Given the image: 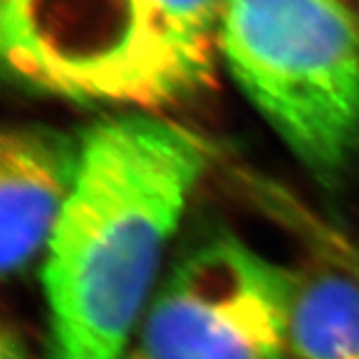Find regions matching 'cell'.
<instances>
[{"label":"cell","mask_w":359,"mask_h":359,"mask_svg":"<svg viewBox=\"0 0 359 359\" xmlns=\"http://www.w3.org/2000/svg\"><path fill=\"white\" fill-rule=\"evenodd\" d=\"M0 52L34 92L158 114L212 84L219 48L158 0H0Z\"/></svg>","instance_id":"obj_2"},{"label":"cell","mask_w":359,"mask_h":359,"mask_svg":"<svg viewBox=\"0 0 359 359\" xmlns=\"http://www.w3.org/2000/svg\"><path fill=\"white\" fill-rule=\"evenodd\" d=\"M297 273L231 231L180 254L124 359H285Z\"/></svg>","instance_id":"obj_4"},{"label":"cell","mask_w":359,"mask_h":359,"mask_svg":"<svg viewBox=\"0 0 359 359\" xmlns=\"http://www.w3.org/2000/svg\"><path fill=\"white\" fill-rule=\"evenodd\" d=\"M84 134L14 124L0 136V268L11 278L46 252L76 188Z\"/></svg>","instance_id":"obj_5"},{"label":"cell","mask_w":359,"mask_h":359,"mask_svg":"<svg viewBox=\"0 0 359 359\" xmlns=\"http://www.w3.org/2000/svg\"><path fill=\"white\" fill-rule=\"evenodd\" d=\"M0 359H30L25 339L8 325L2 327V335H0Z\"/></svg>","instance_id":"obj_7"},{"label":"cell","mask_w":359,"mask_h":359,"mask_svg":"<svg viewBox=\"0 0 359 359\" xmlns=\"http://www.w3.org/2000/svg\"><path fill=\"white\" fill-rule=\"evenodd\" d=\"M290 359H359V278L351 271L297 273L290 323Z\"/></svg>","instance_id":"obj_6"},{"label":"cell","mask_w":359,"mask_h":359,"mask_svg":"<svg viewBox=\"0 0 359 359\" xmlns=\"http://www.w3.org/2000/svg\"><path fill=\"white\" fill-rule=\"evenodd\" d=\"M212 158L200 132L154 112L84 132L76 188L44 252L50 359H124Z\"/></svg>","instance_id":"obj_1"},{"label":"cell","mask_w":359,"mask_h":359,"mask_svg":"<svg viewBox=\"0 0 359 359\" xmlns=\"http://www.w3.org/2000/svg\"><path fill=\"white\" fill-rule=\"evenodd\" d=\"M337 262L341 268H346L347 271H351L353 276L359 278V245L351 244V240L346 242L337 254Z\"/></svg>","instance_id":"obj_8"},{"label":"cell","mask_w":359,"mask_h":359,"mask_svg":"<svg viewBox=\"0 0 359 359\" xmlns=\"http://www.w3.org/2000/svg\"><path fill=\"white\" fill-rule=\"evenodd\" d=\"M219 54L285 148L327 188L359 166V14L346 0H226Z\"/></svg>","instance_id":"obj_3"}]
</instances>
